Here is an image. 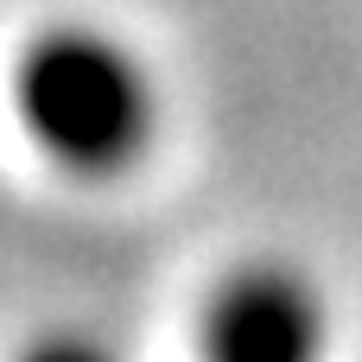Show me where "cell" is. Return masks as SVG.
Masks as SVG:
<instances>
[{"instance_id":"2","label":"cell","mask_w":362,"mask_h":362,"mask_svg":"<svg viewBox=\"0 0 362 362\" xmlns=\"http://www.w3.org/2000/svg\"><path fill=\"white\" fill-rule=\"evenodd\" d=\"M197 362H331V299L286 261H248L204 299Z\"/></svg>"},{"instance_id":"3","label":"cell","mask_w":362,"mask_h":362,"mask_svg":"<svg viewBox=\"0 0 362 362\" xmlns=\"http://www.w3.org/2000/svg\"><path fill=\"white\" fill-rule=\"evenodd\" d=\"M13 362H115L95 337H83V331H45L38 344H25Z\"/></svg>"},{"instance_id":"1","label":"cell","mask_w":362,"mask_h":362,"mask_svg":"<svg viewBox=\"0 0 362 362\" xmlns=\"http://www.w3.org/2000/svg\"><path fill=\"white\" fill-rule=\"evenodd\" d=\"M13 108L32 146L70 178H121L159 140L146 57L102 25H51L13 64Z\"/></svg>"}]
</instances>
